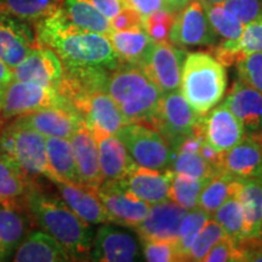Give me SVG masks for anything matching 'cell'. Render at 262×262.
<instances>
[{
    "label": "cell",
    "mask_w": 262,
    "mask_h": 262,
    "mask_svg": "<svg viewBox=\"0 0 262 262\" xmlns=\"http://www.w3.org/2000/svg\"><path fill=\"white\" fill-rule=\"evenodd\" d=\"M225 235V232L222 231L220 225L210 219L203 226V228L195 237L194 242L192 243L187 253L186 261H204L206 254Z\"/></svg>",
    "instance_id": "cell-40"
},
{
    "label": "cell",
    "mask_w": 262,
    "mask_h": 262,
    "mask_svg": "<svg viewBox=\"0 0 262 262\" xmlns=\"http://www.w3.org/2000/svg\"><path fill=\"white\" fill-rule=\"evenodd\" d=\"M11 260L17 262H67L72 261V258L56 239L42 231H35L26 235Z\"/></svg>",
    "instance_id": "cell-27"
},
{
    "label": "cell",
    "mask_w": 262,
    "mask_h": 262,
    "mask_svg": "<svg viewBox=\"0 0 262 262\" xmlns=\"http://www.w3.org/2000/svg\"><path fill=\"white\" fill-rule=\"evenodd\" d=\"M70 142L80 185L93 189L97 188L103 182V178L98 159L97 142L86 123L72 135Z\"/></svg>",
    "instance_id": "cell-23"
},
{
    "label": "cell",
    "mask_w": 262,
    "mask_h": 262,
    "mask_svg": "<svg viewBox=\"0 0 262 262\" xmlns=\"http://www.w3.org/2000/svg\"><path fill=\"white\" fill-rule=\"evenodd\" d=\"M35 40L37 47L56 52L63 66L113 70L119 63L110 39L75 26L66 16L62 6L37 22Z\"/></svg>",
    "instance_id": "cell-1"
},
{
    "label": "cell",
    "mask_w": 262,
    "mask_h": 262,
    "mask_svg": "<svg viewBox=\"0 0 262 262\" xmlns=\"http://www.w3.org/2000/svg\"><path fill=\"white\" fill-rule=\"evenodd\" d=\"M178 12L163 8L143 18V28L153 41H168L169 33Z\"/></svg>",
    "instance_id": "cell-42"
},
{
    "label": "cell",
    "mask_w": 262,
    "mask_h": 262,
    "mask_svg": "<svg viewBox=\"0 0 262 262\" xmlns=\"http://www.w3.org/2000/svg\"><path fill=\"white\" fill-rule=\"evenodd\" d=\"M62 201L89 225L108 224L110 216L93 188L68 182H54Z\"/></svg>",
    "instance_id": "cell-24"
},
{
    "label": "cell",
    "mask_w": 262,
    "mask_h": 262,
    "mask_svg": "<svg viewBox=\"0 0 262 262\" xmlns=\"http://www.w3.org/2000/svg\"><path fill=\"white\" fill-rule=\"evenodd\" d=\"M47 155L51 182L80 185L70 140L62 137H47Z\"/></svg>",
    "instance_id": "cell-30"
},
{
    "label": "cell",
    "mask_w": 262,
    "mask_h": 262,
    "mask_svg": "<svg viewBox=\"0 0 262 262\" xmlns=\"http://www.w3.org/2000/svg\"><path fill=\"white\" fill-rule=\"evenodd\" d=\"M116 135L139 166L157 171L171 170L173 150L156 129L145 124L131 123L120 127Z\"/></svg>",
    "instance_id": "cell-6"
},
{
    "label": "cell",
    "mask_w": 262,
    "mask_h": 262,
    "mask_svg": "<svg viewBox=\"0 0 262 262\" xmlns=\"http://www.w3.org/2000/svg\"><path fill=\"white\" fill-rule=\"evenodd\" d=\"M191 2L192 0H165V9L173 12H179Z\"/></svg>",
    "instance_id": "cell-51"
},
{
    "label": "cell",
    "mask_w": 262,
    "mask_h": 262,
    "mask_svg": "<svg viewBox=\"0 0 262 262\" xmlns=\"http://www.w3.org/2000/svg\"><path fill=\"white\" fill-rule=\"evenodd\" d=\"M0 153L14 160L29 178L50 180L47 155V136L10 122L0 130Z\"/></svg>",
    "instance_id": "cell-5"
},
{
    "label": "cell",
    "mask_w": 262,
    "mask_h": 262,
    "mask_svg": "<svg viewBox=\"0 0 262 262\" xmlns=\"http://www.w3.org/2000/svg\"><path fill=\"white\" fill-rule=\"evenodd\" d=\"M224 104L238 118L245 135H258L262 130V94L243 81L232 85Z\"/></svg>",
    "instance_id": "cell-21"
},
{
    "label": "cell",
    "mask_w": 262,
    "mask_h": 262,
    "mask_svg": "<svg viewBox=\"0 0 262 262\" xmlns=\"http://www.w3.org/2000/svg\"><path fill=\"white\" fill-rule=\"evenodd\" d=\"M94 191L106 209L111 224L134 228L149 211L148 203L130 192L123 181H103Z\"/></svg>",
    "instance_id": "cell-9"
},
{
    "label": "cell",
    "mask_w": 262,
    "mask_h": 262,
    "mask_svg": "<svg viewBox=\"0 0 262 262\" xmlns=\"http://www.w3.org/2000/svg\"><path fill=\"white\" fill-rule=\"evenodd\" d=\"M143 16L130 6L124 8L116 17L111 19L113 31H125L133 28H143Z\"/></svg>",
    "instance_id": "cell-47"
},
{
    "label": "cell",
    "mask_w": 262,
    "mask_h": 262,
    "mask_svg": "<svg viewBox=\"0 0 262 262\" xmlns=\"http://www.w3.org/2000/svg\"><path fill=\"white\" fill-rule=\"evenodd\" d=\"M181 93L196 113L204 116L224 97L226 70L209 52L187 54L182 66Z\"/></svg>",
    "instance_id": "cell-4"
},
{
    "label": "cell",
    "mask_w": 262,
    "mask_h": 262,
    "mask_svg": "<svg viewBox=\"0 0 262 262\" xmlns=\"http://www.w3.org/2000/svg\"><path fill=\"white\" fill-rule=\"evenodd\" d=\"M90 260L100 262L140 261V243L135 235L126 229L102 224L95 233Z\"/></svg>",
    "instance_id": "cell-13"
},
{
    "label": "cell",
    "mask_w": 262,
    "mask_h": 262,
    "mask_svg": "<svg viewBox=\"0 0 262 262\" xmlns=\"http://www.w3.org/2000/svg\"><path fill=\"white\" fill-rule=\"evenodd\" d=\"M106 91L126 124L148 123L164 95L140 66L124 62L108 72Z\"/></svg>",
    "instance_id": "cell-3"
},
{
    "label": "cell",
    "mask_w": 262,
    "mask_h": 262,
    "mask_svg": "<svg viewBox=\"0 0 262 262\" xmlns=\"http://www.w3.org/2000/svg\"><path fill=\"white\" fill-rule=\"evenodd\" d=\"M25 204L33 225L56 239L72 261L90 260L94 229L75 215L62 199L42 191L37 183L25 196Z\"/></svg>",
    "instance_id": "cell-2"
},
{
    "label": "cell",
    "mask_w": 262,
    "mask_h": 262,
    "mask_svg": "<svg viewBox=\"0 0 262 262\" xmlns=\"http://www.w3.org/2000/svg\"><path fill=\"white\" fill-rule=\"evenodd\" d=\"M210 219L211 214L203 210L199 206L187 211V214L185 215L181 224H180L178 238H176V248H178L180 260L186 261L187 253L192 243L194 242L195 237L203 228V226Z\"/></svg>",
    "instance_id": "cell-38"
},
{
    "label": "cell",
    "mask_w": 262,
    "mask_h": 262,
    "mask_svg": "<svg viewBox=\"0 0 262 262\" xmlns=\"http://www.w3.org/2000/svg\"><path fill=\"white\" fill-rule=\"evenodd\" d=\"M204 139L201 127L195 135L186 136L171 147L173 150L172 168L173 172H181L193 178L210 180L215 175L220 173L210 163L206 162L202 156L199 146Z\"/></svg>",
    "instance_id": "cell-26"
},
{
    "label": "cell",
    "mask_w": 262,
    "mask_h": 262,
    "mask_svg": "<svg viewBox=\"0 0 262 262\" xmlns=\"http://www.w3.org/2000/svg\"><path fill=\"white\" fill-rule=\"evenodd\" d=\"M66 104L71 103L56 89L14 79L4 90L0 116L3 119H14L44 108Z\"/></svg>",
    "instance_id": "cell-8"
},
{
    "label": "cell",
    "mask_w": 262,
    "mask_h": 262,
    "mask_svg": "<svg viewBox=\"0 0 262 262\" xmlns=\"http://www.w3.org/2000/svg\"><path fill=\"white\" fill-rule=\"evenodd\" d=\"M254 136H256V137H257V139L261 141V143H262V130H261V133H260V134H258V135H254Z\"/></svg>",
    "instance_id": "cell-54"
},
{
    "label": "cell",
    "mask_w": 262,
    "mask_h": 262,
    "mask_svg": "<svg viewBox=\"0 0 262 262\" xmlns=\"http://www.w3.org/2000/svg\"><path fill=\"white\" fill-rule=\"evenodd\" d=\"M239 189L241 179H235L226 172L217 173L206 182L199 196L198 206L212 214L229 196L238 198Z\"/></svg>",
    "instance_id": "cell-35"
},
{
    "label": "cell",
    "mask_w": 262,
    "mask_h": 262,
    "mask_svg": "<svg viewBox=\"0 0 262 262\" xmlns=\"http://www.w3.org/2000/svg\"><path fill=\"white\" fill-rule=\"evenodd\" d=\"M4 90L5 88L0 86V112H2V106H3V97H4Z\"/></svg>",
    "instance_id": "cell-53"
},
{
    "label": "cell",
    "mask_w": 262,
    "mask_h": 262,
    "mask_svg": "<svg viewBox=\"0 0 262 262\" xmlns=\"http://www.w3.org/2000/svg\"><path fill=\"white\" fill-rule=\"evenodd\" d=\"M74 108L90 130L116 135L117 131L126 124L122 112L106 90L94 93L78 102Z\"/></svg>",
    "instance_id": "cell-19"
},
{
    "label": "cell",
    "mask_w": 262,
    "mask_h": 262,
    "mask_svg": "<svg viewBox=\"0 0 262 262\" xmlns=\"http://www.w3.org/2000/svg\"><path fill=\"white\" fill-rule=\"evenodd\" d=\"M261 235H262V225H261Z\"/></svg>",
    "instance_id": "cell-55"
},
{
    "label": "cell",
    "mask_w": 262,
    "mask_h": 262,
    "mask_svg": "<svg viewBox=\"0 0 262 262\" xmlns=\"http://www.w3.org/2000/svg\"><path fill=\"white\" fill-rule=\"evenodd\" d=\"M97 142L98 159L103 181H122L136 168L124 143L114 134L91 130Z\"/></svg>",
    "instance_id": "cell-20"
},
{
    "label": "cell",
    "mask_w": 262,
    "mask_h": 262,
    "mask_svg": "<svg viewBox=\"0 0 262 262\" xmlns=\"http://www.w3.org/2000/svg\"><path fill=\"white\" fill-rule=\"evenodd\" d=\"M14 80V72L5 62L0 60V86L6 88Z\"/></svg>",
    "instance_id": "cell-50"
},
{
    "label": "cell",
    "mask_w": 262,
    "mask_h": 262,
    "mask_svg": "<svg viewBox=\"0 0 262 262\" xmlns=\"http://www.w3.org/2000/svg\"><path fill=\"white\" fill-rule=\"evenodd\" d=\"M221 172L235 179H251L262 176V143L254 135H245L244 139L222 153Z\"/></svg>",
    "instance_id": "cell-22"
},
{
    "label": "cell",
    "mask_w": 262,
    "mask_h": 262,
    "mask_svg": "<svg viewBox=\"0 0 262 262\" xmlns=\"http://www.w3.org/2000/svg\"><path fill=\"white\" fill-rule=\"evenodd\" d=\"M33 226L25 199L0 203V261L12 258Z\"/></svg>",
    "instance_id": "cell-17"
},
{
    "label": "cell",
    "mask_w": 262,
    "mask_h": 262,
    "mask_svg": "<svg viewBox=\"0 0 262 262\" xmlns=\"http://www.w3.org/2000/svg\"><path fill=\"white\" fill-rule=\"evenodd\" d=\"M221 5L243 25L262 16V0H226Z\"/></svg>",
    "instance_id": "cell-44"
},
{
    "label": "cell",
    "mask_w": 262,
    "mask_h": 262,
    "mask_svg": "<svg viewBox=\"0 0 262 262\" xmlns=\"http://www.w3.org/2000/svg\"><path fill=\"white\" fill-rule=\"evenodd\" d=\"M125 3L127 6L136 10L143 17L165 8L164 0H125Z\"/></svg>",
    "instance_id": "cell-49"
},
{
    "label": "cell",
    "mask_w": 262,
    "mask_h": 262,
    "mask_svg": "<svg viewBox=\"0 0 262 262\" xmlns=\"http://www.w3.org/2000/svg\"><path fill=\"white\" fill-rule=\"evenodd\" d=\"M62 10L75 26L98 34L107 35L113 31L111 21L101 14L90 0H63Z\"/></svg>",
    "instance_id": "cell-33"
},
{
    "label": "cell",
    "mask_w": 262,
    "mask_h": 262,
    "mask_svg": "<svg viewBox=\"0 0 262 262\" xmlns=\"http://www.w3.org/2000/svg\"><path fill=\"white\" fill-rule=\"evenodd\" d=\"M209 180L193 178L186 173H173L171 186H170L168 199L182 206L186 210H191L198 206L201 193Z\"/></svg>",
    "instance_id": "cell-36"
},
{
    "label": "cell",
    "mask_w": 262,
    "mask_h": 262,
    "mask_svg": "<svg viewBox=\"0 0 262 262\" xmlns=\"http://www.w3.org/2000/svg\"><path fill=\"white\" fill-rule=\"evenodd\" d=\"M12 72L15 80L44 85L57 90L63 74V64L51 49L35 47Z\"/></svg>",
    "instance_id": "cell-14"
},
{
    "label": "cell",
    "mask_w": 262,
    "mask_h": 262,
    "mask_svg": "<svg viewBox=\"0 0 262 262\" xmlns=\"http://www.w3.org/2000/svg\"><path fill=\"white\" fill-rule=\"evenodd\" d=\"M202 117L189 106L181 91L175 90L163 95L158 108L145 125L156 129L172 147L183 137L198 133Z\"/></svg>",
    "instance_id": "cell-7"
},
{
    "label": "cell",
    "mask_w": 262,
    "mask_h": 262,
    "mask_svg": "<svg viewBox=\"0 0 262 262\" xmlns=\"http://www.w3.org/2000/svg\"><path fill=\"white\" fill-rule=\"evenodd\" d=\"M35 47V34L27 22L0 14V60L14 70Z\"/></svg>",
    "instance_id": "cell-18"
},
{
    "label": "cell",
    "mask_w": 262,
    "mask_h": 262,
    "mask_svg": "<svg viewBox=\"0 0 262 262\" xmlns=\"http://www.w3.org/2000/svg\"><path fill=\"white\" fill-rule=\"evenodd\" d=\"M235 245L241 262H262V235L243 238Z\"/></svg>",
    "instance_id": "cell-46"
},
{
    "label": "cell",
    "mask_w": 262,
    "mask_h": 262,
    "mask_svg": "<svg viewBox=\"0 0 262 262\" xmlns=\"http://www.w3.org/2000/svg\"><path fill=\"white\" fill-rule=\"evenodd\" d=\"M172 170L157 171L137 165L125 180H122L125 187L133 192L141 201L149 205L168 201L170 186H171Z\"/></svg>",
    "instance_id": "cell-25"
},
{
    "label": "cell",
    "mask_w": 262,
    "mask_h": 262,
    "mask_svg": "<svg viewBox=\"0 0 262 262\" xmlns=\"http://www.w3.org/2000/svg\"><path fill=\"white\" fill-rule=\"evenodd\" d=\"M188 210L168 199L150 205L149 211L141 224L133 229L141 242L173 241L176 242L179 227Z\"/></svg>",
    "instance_id": "cell-16"
},
{
    "label": "cell",
    "mask_w": 262,
    "mask_h": 262,
    "mask_svg": "<svg viewBox=\"0 0 262 262\" xmlns=\"http://www.w3.org/2000/svg\"><path fill=\"white\" fill-rule=\"evenodd\" d=\"M63 0H0V14L25 22H39L56 12Z\"/></svg>",
    "instance_id": "cell-34"
},
{
    "label": "cell",
    "mask_w": 262,
    "mask_h": 262,
    "mask_svg": "<svg viewBox=\"0 0 262 262\" xmlns=\"http://www.w3.org/2000/svg\"><path fill=\"white\" fill-rule=\"evenodd\" d=\"M145 260L149 262H176L180 255L173 241H148L143 242Z\"/></svg>",
    "instance_id": "cell-43"
},
{
    "label": "cell",
    "mask_w": 262,
    "mask_h": 262,
    "mask_svg": "<svg viewBox=\"0 0 262 262\" xmlns=\"http://www.w3.org/2000/svg\"><path fill=\"white\" fill-rule=\"evenodd\" d=\"M201 131L206 142L221 155L238 145L245 136L242 123L224 103L202 117Z\"/></svg>",
    "instance_id": "cell-15"
},
{
    "label": "cell",
    "mask_w": 262,
    "mask_h": 262,
    "mask_svg": "<svg viewBox=\"0 0 262 262\" xmlns=\"http://www.w3.org/2000/svg\"><path fill=\"white\" fill-rule=\"evenodd\" d=\"M90 3L110 21L127 6L125 0H90Z\"/></svg>",
    "instance_id": "cell-48"
},
{
    "label": "cell",
    "mask_w": 262,
    "mask_h": 262,
    "mask_svg": "<svg viewBox=\"0 0 262 262\" xmlns=\"http://www.w3.org/2000/svg\"><path fill=\"white\" fill-rule=\"evenodd\" d=\"M206 262H241L237 245L227 235L222 237L220 241L210 249L204 257Z\"/></svg>",
    "instance_id": "cell-45"
},
{
    "label": "cell",
    "mask_w": 262,
    "mask_h": 262,
    "mask_svg": "<svg viewBox=\"0 0 262 262\" xmlns=\"http://www.w3.org/2000/svg\"><path fill=\"white\" fill-rule=\"evenodd\" d=\"M169 40L176 47H214L217 44L219 35L211 27L199 0H192L176 14Z\"/></svg>",
    "instance_id": "cell-10"
},
{
    "label": "cell",
    "mask_w": 262,
    "mask_h": 262,
    "mask_svg": "<svg viewBox=\"0 0 262 262\" xmlns=\"http://www.w3.org/2000/svg\"><path fill=\"white\" fill-rule=\"evenodd\" d=\"M212 56L222 66L235 64L242 55L262 52V16L244 25L243 32L237 40H224L211 48Z\"/></svg>",
    "instance_id": "cell-28"
},
{
    "label": "cell",
    "mask_w": 262,
    "mask_h": 262,
    "mask_svg": "<svg viewBox=\"0 0 262 262\" xmlns=\"http://www.w3.org/2000/svg\"><path fill=\"white\" fill-rule=\"evenodd\" d=\"M118 60L124 63L140 66L153 45V39L145 28L112 31L107 35Z\"/></svg>",
    "instance_id": "cell-29"
},
{
    "label": "cell",
    "mask_w": 262,
    "mask_h": 262,
    "mask_svg": "<svg viewBox=\"0 0 262 262\" xmlns=\"http://www.w3.org/2000/svg\"><path fill=\"white\" fill-rule=\"evenodd\" d=\"M212 220L217 222L228 238L235 244L244 237V212L237 196H229L227 201L212 212Z\"/></svg>",
    "instance_id": "cell-37"
},
{
    "label": "cell",
    "mask_w": 262,
    "mask_h": 262,
    "mask_svg": "<svg viewBox=\"0 0 262 262\" xmlns=\"http://www.w3.org/2000/svg\"><path fill=\"white\" fill-rule=\"evenodd\" d=\"M244 212V237H260L262 225V176L241 179L238 193Z\"/></svg>",
    "instance_id": "cell-31"
},
{
    "label": "cell",
    "mask_w": 262,
    "mask_h": 262,
    "mask_svg": "<svg viewBox=\"0 0 262 262\" xmlns=\"http://www.w3.org/2000/svg\"><path fill=\"white\" fill-rule=\"evenodd\" d=\"M164 3H165V0H164Z\"/></svg>",
    "instance_id": "cell-56"
},
{
    "label": "cell",
    "mask_w": 262,
    "mask_h": 262,
    "mask_svg": "<svg viewBox=\"0 0 262 262\" xmlns=\"http://www.w3.org/2000/svg\"><path fill=\"white\" fill-rule=\"evenodd\" d=\"M211 27L224 40H237L243 32L244 25L221 4L203 5Z\"/></svg>",
    "instance_id": "cell-39"
},
{
    "label": "cell",
    "mask_w": 262,
    "mask_h": 262,
    "mask_svg": "<svg viewBox=\"0 0 262 262\" xmlns=\"http://www.w3.org/2000/svg\"><path fill=\"white\" fill-rule=\"evenodd\" d=\"M203 5H212V4H222L226 0H199Z\"/></svg>",
    "instance_id": "cell-52"
},
{
    "label": "cell",
    "mask_w": 262,
    "mask_h": 262,
    "mask_svg": "<svg viewBox=\"0 0 262 262\" xmlns=\"http://www.w3.org/2000/svg\"><path fill=\"white\" fill-rule=\"evenodd\" d=\"M187 52L168 41H155L145 60L140 64L150 80L164 94L179 90L182 66Z\"/></svg>",
    "instance_id": "cell-11"
},
{
    "label": "cell",
    "mask_w": 262,
    "mask_h": 262,
    "mask_svg": "<svg viewBox=\"0 0 262 262\" xmlns=\"http://www.w3.org/2000/svg\"><path fill=\"white\" fill-rule=\"evenodd\" d=\"M37 185L24 170L9 157L0 153V203L25 199L27 193Z\"/></svg>",
    "instance_id": "cell-32"
},
{
    "label": "cell",
    "mask_w": 262,
    "mask_h": 262,
    "mask_svg": "<svg viewBox=\"0 0 262 262\" xmlns=\"http://www.w3.org/2000/svg\"><path fill=\"white\" fill-rule=\"evenodd\" d=\"M11 123L38 131L47 137H62L70 140L85 120L72 104H66L44 108L16 117Z\"/></svg>",
    "instance_id": "cell-12"
},
{
    "label": "cell",
    "mask_w": 262,
    "mask_h": 262,
    "mask_svg": "<svg viewBox=\"0 0 262 262\" xmlns=\"http://www.w3.org/2000/svg\"><path fill=\"white\" fill-rule=\"evenodd\" d=\"M235 66L238 79L262 94V52L242 55Z\"/></svg>",
    "instance_id": "cell-41"
}]
</instances>
